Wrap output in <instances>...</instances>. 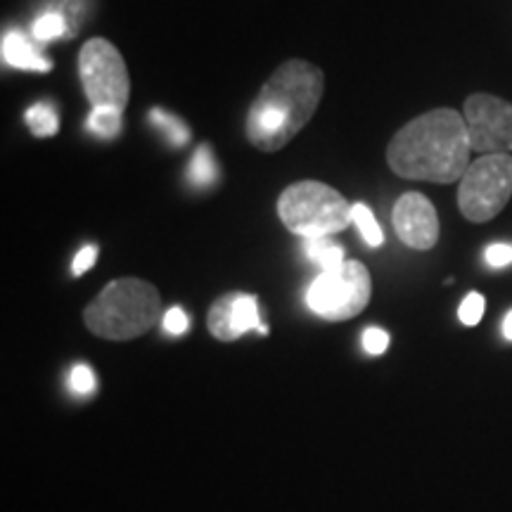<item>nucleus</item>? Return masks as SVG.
<instances>
[{
  "label": "nucleus",
  "instance_id": "5",
  "mask_svg": "<svg viewBox=\"0 0 512 512\" xmlns=\"http://www.w3.org/2000/svg\"><path fill=\"white\" fill-rule=\"evenodd\" d=\"M512 197V157L482 155L467 166L458 185L460 214L472 223L496 219Z\"/></svg>",
  "mask_w": 512,
  "mask_h": 512
},
{
  "label": "nucleus",
  "instance_id": "25",
  "mask_svg": "<svg viewBox=\"0 0 512 512\" xmlns=\"http://www.w3.org/2000/svg\"><path fill=\"white\" fill-rule=\"evenodd\" d=\"M503 335H505V339H512V311L503 320Z\"/></svg>",
  "mask_w": 512,
  "mask_h": 512
},
{
  "label": "nucleus",
  "instance_id": "22",
  "mask_svg": "<svg viewBox=\"0 0 512 512\" xmlns=\"http://www.w3.org/2000/svg\"><path fill=\"white\" fill-rule=\"evenodd\" d=\"M363 349L370 356H382L389 349V335L382 328H368L363 332Z\"/></svg>",
  "mask_w": 512,
  "mask_h": 512
},
{
  "label": "nucleus",
  "instance_id": "17",
  "mask_svg": "<svg viewBox=\"0 0 512 512\" xmlns=\"http://www.w3.org/2000/svg\"><path fill=\"white\" fill-rule=\"evenodd\" d=\"M67 31H69L67 17L57 10L43 12V15H38L34 19V24H31V36L41 43H50L55 41V38L67 36Z\"/></svg>",
  "mask_w": 512,
  "mask_h": 512
},
{
  "label": "nucleus",
  "instance_id": "12",
  "mask_svg": "<svg viewBox=\"0 0 512 512\" xmlns=\"http://www.w3.org/2000/svg\"><path fill=\"white\" fill-rule=\"evenodd\" d=\"M219 176H221V169H219V162H216L214 152H211V147L207 143H202L190 159L188 183L204 190V188H211V185H216Z\"/></svg>",
  "mask_w": 512,
  "mask_h": 512
},
{
  "label": "nucleus",
  "instance_id": "9",
  "mask_svg": "<svg viewBox=\"0 0 512 512\" xmlns=\"http://www.w3.org/2000/svg\"><path fill=\"white\" fill-rule=\"evenodd\" d=\"M392 223L396 235L406 247L427 252L439 240V216L434 204L420 192H406L394 204Z\"/></svg>",
  "mask_w": 512,
  "mask_h": 512
},
{
  "label": "nucleus",
  "instance_id": "23",
  "mask_svg": "<svg viewBox=\"0 0 512 512\" xmlns=\"http://www.w3.org/2000/svg\"><path fill=\"white\" fill-rule=\"evenodd\" d=\"M486 264L491 268H505L512 264V247L503 245V242H496V245H489L484 252Z\"/></svg>",
  "mask_w": 512,
  "mask_h": 512
},
{
  "label": "nucleus",
  "instance_id": "10",
  "mask_svg": "<svg viewBox=\"0 0 512 512\" xmlns=\"http://www.w3.org/2000/svg\"><path fill=\"white\" fill-rule=\"evenodd\" d=\"M207 328L221 342H233L249 330L261 328L259 299L254 294L230 292L216 299L207 313Z\"/></svg>",
  "mask_w": 512,
  "mask_h": 512
},
{
  "label": "nucleus",
  "instance_id": "7",
  "mask_svg": "<svg viewBox=\"0 0 512 512\" xmlns=\"http://www.w3.org/2000/svg\"><path fill=\"white\" fill-rule=\"evenodd\" d=\"M83 93L93 107H117L124 112L131 98V79L121 53L107 38H91L79 53Z\"/></svg>",
  "mask_w": 512,
  "mask_h": 512
},
{
  "label": "nucleus",
  "instance_id": "18",
  "mask_svg": "<svg viewBox=\"0 0 512 512\" xmlns=\"http://www.w3.org/2000/svg\"><path fill=\"white\" fill-rule=\"evenodd\" d=\"M351 221L356 223L358 233H361V238L368 247H380L382 245V242H384L382 228H380V223H377L373 209H370L368 204H363V202L354 204V209H351Z\"/></svg>",
  "mask_w": 512,
  "mask_h": 512
},
{
  "label": "nucleus",
  "instance_id": "1",
  "mask_svg": "<svg viewBox=\"0 0 512 512\" xmlns=\"http://www.w3.org/2000/svg\"><path fill=\"white\" fill-rule=\"evenodd\" d=\"M470 136L463 114L439 107L408 121L387 147V164L408 181L448 185L470 166Z\"/></svg>",
  "mask_w": 512,
  "mask_h": 512
},
{
  "label": "nucleus",
  "instance_id": "20",
  "mask_svg": "<svg viewBox=\"0 0 512 512\" xmlns=\"http://www.w3.org/2000/svg\"><path fill=\"white\" fill-rule=\"evenodd\" d=\"M484 309H486V302H484L482 294L470 292L463 299V304H460V309H458L460 323H463V325H477L484 316Z\"/></svg>",
  "mask_w": 512,
  "mask_h": 512
},
{
  "label": "nucleus",
  "instance_id": "13",
  "mask_svg": "<svg viewBox=\"0 0 512 512\" xmlns=\"http://www.w3.org/2000/svg\"><path fill=\"white\" fill-rule=\"evenodd\" d=\"M302 252L309 261H313L323 271H335V268L347 264L344 249L335 245L330 238H306L302 242Z\"/></svg>",
  "mask_w": 512,
  "mask_h": 512
},
{
  "label": "nucleus",
  "instance_id": "4",
  "mask_svg": "<svg viewBox=\"0 0 512 512\" xmlns=\"http://www.w3.org/2000/svg\"><path fill=\"white\" fill-rule=\"evenodd\" d=\"M351 209L347 197L328 183L299 181L283 190L278 197V216L290 233L299 238H332L347 230L351 223Z\"/></svg>",
  "mask_w": 512,
  "mask_h": 512
},
{
  "label": "nucleus",
  "instance_id": "16",
  "mask_svg": "<svg viewBox=\"0 0 512 512\" xmlns=\"http://www.w3.org/2000/svg\"><path fill=\"white\" fill-rule=\"evenodd\" d=\"M27 126L36 138H53L60 131V117L46 102H38L27 110Z\"/></svg>",
  "mask_w": 512,
  "mask_h": 512
},
{
  "label": "nucleus",
  "instance_id": "3",
  "mask_svg": "<svg viewBox=\"0 0 512 512\" xmlns=\"http://www.w3.org/2000/svg\"><path fill=\"white\" fill-rule=\"evenodd\" d=\"M162 316L157 287L140 278H117L83 311L86 328L102 339L128 342L145 335Z\"/></svg>",
  "mask_w": 512,
  "mask_h": 512
},
{
  "label": "nucleus",
  "instance_id": "15",
  "mask_svg": "<svg viewBox=\"0 0 512 512\" xmlns=\"http://www.w3.org/2000/svg\"><path fill=\"white\" fill-rule=\"evenodd\" d=\"M150 124L157 128L159 133L166 138V143L171 147H183L188 145L190 140V128L185 126L183 119H178L176 114H169L162 107H155V110H150Z\"/></svg>",
  "mask_w": 512,
  "mask_h": 512
},
{
  "label": "nucleus",
  "instance_id": "21",
  "mask_svg": "<svg viewBox=\"0 0 512 512\" xmlns=\"http://www.w3.org/2000/svg\"><path fill=\"white\" fill-rule=\"evenodd\" d=\"M188 325H190L188 313H185L181 306H171V309L166 311L164 318H162V328H164L166 335H171V337L185 335Z\"/></svg>",
  "mask_w": 512,
  "mask_h": 512
},
{
  "label": "nucleus",
  "instance_id": "14",
  "mask_svg": "<svg viewBox=\"0 0 512 512\" xmlns=\"http://www.w3.org/2000/svg\"><path fill=\"white\" fill-rule=\"evenodd\" d=\"M86 128L100 140L119 138L121 128H124V112L117 107H93V112L88 114Z\"/></svg>",
  "mask_w": 512,
  "mask_h": 512
},
{
  "label": "nucleus",
  "instance_id": "8",
  "mask_svg": "<svg viewBox=\"0 0 512 512\" xmlns=\"http://www.w3.org/2000/svg\"><path fill=\"white\" fill-rule=\"evenodd\" d=\"M463 119L472 150L479 155H510L512 102L489 93H475L465 100Z\"/></svg>",
  "mask_w": 512,
  "mask_h": 512
},
{
  "label": "nucleus",
  "instance_id": "24",
  "mask_svg": "<svg viewBox=\"0 0 512 512\" xmlns=\"http://www.w3.org/2000/svg\"><path fill=\"white\" fill-rule=\"evenodd\" d=\"M95 261H98V247L86 245L83 249H79V254L74 256L72 273L76 275V278H79V275H83L86 271H91V268L95 266Z\"/></svg>",
  "mask_w": 512,
  "mask_h": 512
},
{
  "label": "nucleus",
  "instance_id": "11",
  "mask_svg": "<svg viewBox=\"0 0 512 512\" xmlns=\"http://www.w3.org/2000/svg\"><path fill=\"white\" fill-rule=\"evenodd\" d=\"M0 57H3L8 67L22 69V72L46 74L53 69V62L38 53L22 31H5L3 41H0Z\"/></svg>",
  "mask_w": 512,
  "mask_h": 512
},
{
  "label": "nucleus",
  "instance_id": "19",
  "mask_svg": "<svg viewBox=\"0 0 512 512\" xmlns=\"http://www.w3.org/2000/svg\"><path fill=\"white\" fill-rule=\"evenodd\" d=\"M69 389L76 396H91L95 392V373L91 366L86 363H76V366L69 370Z\"/></svg>",
  "mask_w": 512,
  "mask_h": 512
},
{
  "label": "nucleus",
  "instance_id": "6",
  "mask_svg": "<svg viewBox=\"0 0 512 512\" xmlns=\"http://www.w3.org/2000/svg\"><path fill=\"white\" fill-rule=\"evenodd\" d=\"M373 294V280L361 261H347L335 271L318 273L306 290V306L316 316L339 323L366 309Z\"/></svg>",
  "mask_w": 512,
  "mask_h": 512
},
{
  "label": "nucleus",
  "instance_id": "2",
  "mask_svg": "<svg viewBox=\"0 0 512 512\" xmlns=\"http://www.w3.org/2000/svg\"><path fill=\"white\" fill-rule=\"evenodd\" d=\"M325 91L320 67L287 60L271 74L247 114V140L261 152H278L309 124Z\"/></svg>",
  "mask_w": 512,
  "mask_h": 512
}]
</instances>
